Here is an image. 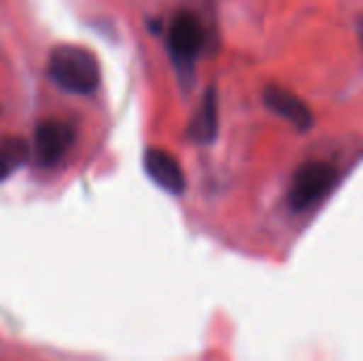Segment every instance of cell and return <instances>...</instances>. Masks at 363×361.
<instances>
[{
  "label": "cell",
  "instance_id": "1",
  "mask_svg": "<svg viewBox=\"0 0 363 361\" xmlns=\"http://www.w3.org/2000/svg\"><path fill=\"white\" fill-rule=\"evenodd\" d=\"M51 81L74 96H85L100 85V64L96 55L79 45H60L51 51L47 64Z\"/></svg>",
  "mask_w": 363,
  "mask_h": 361
},
{
  "label": "cell",
  "instance_id": "2",
  "mask_svg": "<svg viewBox=\"0 0 363 361\" xmlns=\"http://www.w3.org/2000/svg\"><path fill=\"white\" fill-rule=\"evenodd\" d=\"M338 183V170L323 160H308L291 177L287 202L291 211L302 213L319 204Z\"/></svg>",
  "mask_w": 363,
  "mask_h": 361
},
{
  "label": "cell",
  "instance_id": "3",
  "mask_svg": "<svg viewBox=\"0 0 363 361\" xmlns=\"http://www.w3.org/2000/svg\"><path fill=\"white\" fill-rule=\"evenodd\" d=\"M204 45H206V32L202 21L189 11L179 13L168 30V51L181 77L194 74L196 60L204 51Z\"/></svg>",
  "mask_w": 363,
  "mask_h": 361
},
{
  "label": "cell",
  "instance_id": "4",
  "mask_svg": "<svg viewBox=\"0 0 363 361\" xmlns=\"http://www.w3.org/2000/svg\"><path fill=\"white\" fill-rule=\"evenodd\" d=\"M74 126L64 119H47L34 132V155L40 166H55L74 145Z\"/></svg>",
  "mask_w": 363,
  "mask_h": 361
},
{
  "label": "cell",
  "instance_id": "5",
  "mask_svg": "<svg viewBox=\"0 0 363 361\" xmlns=\"http://www.w3.org/2000/svg\"><path fill=\"white\" fill-rule=\"evenodd\" d=\"M143 166H145L147 177L164 191H168L172 196H181L185 191V187H187L185 172L179 164V160L170 151L160 149V147L147 149L145 157H143Z\"/></svg>",
  "mask_w": 363,
  "mask_h": 361
},
{
  "label": "cell",
  "instance_id": "6",
  "mask_svg": "<svg viewBox=\"0 0 363 361\" xmlns=\"http://www.w3.org/2000/svg\"><path fill=\"white\" fill-rule=\"evenodd\" d=\"M264 104L277 113L279 117H283L285 121H289L296 130L306 132L315 126V115L308 109V104L296 96L294 91H289L287 87L281 85H268L264 89Z\"/></svg>",
  "mask_w": 363,
  "mask_h": 361
},
{
  "label": "cell",
  "instance_id": "7",
  "mask_svg": "<svg viewBox=\"0 0 363 361\" xmlns=\"http://www.w3.org/2000/svg\"><path fill=\"white\" fill-rule=\"evenodd\" d=\"M217 132H219V100H217V89L208 87L200 102V109L196 111V115L187 128V136L194 143L206 145V143L215 140Z\"/></svg>",
  "mask_w": 363,
  "mask_h": 361
},
{
  "label": "cell",
  "instance_id": "8",
  "mask_svg": "<svg viewBox=\"0 0 363 361\" xmlns=\"http://www.w3.org/2000/svg\"><path fill=\"white\" fill-rule=\"evenodd\" d=\"M30 145L19 136L0 138V181L9 179L17 168H21L30 160Z\"/></svg>",
  "mask_w": 363,
  "mask_h": 361
},
{
  "label": "cell",
  "instance_id": "9",
  "mask_svg": "<svg viewBox=\"0 0 363 361\" xmlns=\"http://www.w3.org/2000/svg\"><path fill=\"white\" fill-rule=\"evenodd\" d=\"M362 34H363V32H362Z\"/></svg>",
  "mask_w": 363,
  "mask_h": 361
}]
</instances>
